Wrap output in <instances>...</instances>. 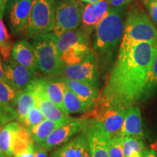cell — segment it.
Instances as JSON below:
<instances>
[{"label": "cell", "instance_id": "13", "mask_svg": "<svg viewBox=\"0 0 157 157\" xmlns=\"http://www.w3.org/2000/svg\"><path fill=\"white\" fill-rule=\"evenodd\" d=\"M5 82L17 90H24L35 79V72L31 71L13 59L4 62Z\"/></svg>", "mask_w": 157, "mask_h": 157}, {"label": "cell", "instance_id": "20", "mask_svg": "<svg viewBox=\"0 0 157 157\" xmlns=\"http://www.w3.org/2000/svg\"><path fill=\"white\" fill-rule=\"evenodd\" d=\"M42 84L47 95L59 109L66 113L64 95L66 85L60 78H42Z\"/></svg>", "mask_w": 157, "mask_h": 157}, {"label": "cell", "instance_id": "3", "mask_svg": "<svg viewBox=\"0 0 157 157\" xmlns=\"http://www.w3.org/2000/svg\"><path fill=\"white\" fill-rule=\"evenodd\" d=\"M90 35L79 26L57 38V48L64 66L82 62L93 51Z\"/></svg>", "mask_w": 157, "mask_h": 157}, {"label": "cell", "instance_id": "29", "mask_svg": "<svg viewBox=\"0 0 157 157\" xmlns=\"http://www.w3.org/2000/svg\"><path fill=\"white\" fill-rule=\"evenodd\" d=\"M146 149L143 139L132 136L124 137V152L125 157H129L135 153H143Z\"/></svg>", "mask_w": 157, "mask_h": 157}, {"label": "cell", "instance_id": "41", "mask_svg": "<svg viewBox=\"0 0 157 157\" xmlns=\"http://www.w3.org/2000/svg\"><path fill=\"white\" fill-rule=\"evenodd\" d=\"M129 157H143V153H135V154H132Z\"/></svg>", "mask_w": 157, "mask_h": 157}, {"label": "cell", "instance_id": "36", "mask_svg": "<svg viewBox=\"0 0 157 157\" xmlns=\"http://www.w3.org/2000/svg\"><path fill=\"white\" fill-rule=\"evenodd\" d=\"M14 157H35L34 155V143L29 147L25 151L22 153L21 154L16 155Z\"/></svg>", "mask_w": 157, "mask_h": 157}, {"label": "cell", "instance_id": "40", "mask_svg": "<svg viewBox=\"0 0 157 157\" xmlns=\"http://www.w3.org/2000/svg\"><path fill=\"white\" fill-rule=\"evenodd\" d=\"M150 147H151V149H153V150L155 151L157 154V141L154 142V143H152V144H151Z\"/></svg>", "mask_w": 157, "mask_h": 157}, {"label": "cell", "instance_id": "8", "mask_svg": "<svg viewBox=\"0 0 157 157\" xmlns=\"http://www.w3.org/2000/svg\"><path fill=\"white\" fill-rule=\"evenodd\" d=\"M99 60L93 50L82 62L64 66L57 78H66L80 81L98 88L99 86Z\"/></svg>", "mask_w": 157, "mask_h": 157}, {"label": "cell", "instance_id": "2", "mask_svg": "<svg viewBox=\"0 0 157 157\" xmlns=\"http://www.w3.org/2000/svg\"><path fill=\"white\" fill-rule=\"evenodd\" d=\"M124 8L110 7L106 15L95 29L92 48L97 55L99 65L103 69L112 63L115 51L122 39Z\"/></svg>", "mask_w": 157, "mask_h": 157}, {"label": "cell", "instance_id": "46", "mask_svg": "<svg viewBox=\"0 0 157 157\" xmlns=\"http://www.w3.org/2000/svg\"><path fill=\"white\" fill-rule=\"evenodd\" d=\"M0 131H1V129H0Z\"/></svg>", "mask_w": 157, "mask_h": 157}, {"label": "cell", "instance_id": "10", "mask_svg": "<svg viewBox=\"0 0 157 157\" xmlns=\"http://www.w3.org/2000/svg\"><path fill=\"white\" fill-rule=\"evenodd\" d=\"M126 109L117 110L110 108L95 106L85 113L84 117L91 118L101 124L104 130L110 135L111 138L120 136L121 127L125 117Z\"/></svg>", "mask_w": 157, "mask_h": 157}, {"label": "cell", "instance_id": "6", "mask_svg": "<svg viewBox=\"0 0 157 157\" xmlns=\"http://www.w3.org/2000/svg\"><path fill=\"white\" fill-rule=\"evenodd\" d=\"M54 27L55 0H32L30 16L24 30L25 35L33 39L52 32Z\"/></svg>", "mask_w": 157, "mask_h": 157}, {"label": "cell", "instance_id": "37", "mask_svg": "<svg viewBox=\"0 0 157 157\" xmlns=\"http://www.w3.org/2000/svg\"><path fill=\"white\" fill-rule=\"evenodd\" d=\"M143 157H157V154L153 149H146L143 152Z\"/></svg>", "mask_w": 157, "mask_h": 157}, {"label": "cell", "instance_id": "14", "mask_svg": "<svg viewBox=\"0 0 157 157\" xmlns=\"http://www.w3.org/2000/svg\"><path fill=\"white\" fill-rule=\"evenodd\" d=\"M32 7V0H10L8 6L9 24L13 35L25 30Z\"/></svg>", "mask_w": 157, "mask_h": 157}, {"label": "cell", "instance_id": "33", "mask_svg": "<svg viewBox=\"0 0 157 157\" xmlns=\"http://www.w3.org/2000/svg\"><path fill=\"white\" fill-rule=\"evenodd\" d=\"M145 5H146L151 19L154 23V25L157 27V1L147 3Z\"/></svg>", "mask_w": 157, "mask_h": 157}, {"label": "cell", "instance_id": "1", "mask_svg": "<svg viewBox=\"0 0 157 157\" xmlns=\"http://www.w3.org/2000/svg\"><path fill=\"white\" fill-rule=\"evenodd\" d=\"M156 49L150 42L119 47L117 60L95 106L124 110L142 101Z\"/></svg>", "mask_w": 157, "mask_h": 157}, {"label": "cell", "instance_id": "34", "mask_svg": "<svg viewBox=\"0 0 157 157\" xmlns=\"http://www.w3.org/2000/svg\"><path fill=\"white\" fill-rule=\"evenodd\" d=\"M110 7H116V8H121L125 7L129 5L132 0H106Z\"/></svg>", "mask_w": 157, "mask_h": 157}, {"label": "cell", "instance_id": "18", "mask_svg": "<svg viewBox=\"0 0 157 157\" xmlns=\"http://www.w3.org/2000/svg\"><path fill=\"white\" fill-rule=\"evenodd\" d=\"M120 136H132L143 140L145 138L143 131L141 112L140 108L137 105H134L126 109Z\"/></svg>", "mask_w": 157, "mask_h": 157}, {"label": "cell", "instance_id": "38", "mask_svg": "<svg viewBox=\"0 0 157 157\" xmlns=\"http://www.w3.org/2000/svg\"><path fill=\"white\" fill-rule=\"evenodd\" d=\"M7 0H0V18L2 17L7 7Z\"/></svg>", "mask_w": 157, "mask_h": 157}, {"label": "cell", "instance_id": "30", "mask_svg": "<svg viewBox=\"0 0 157 157\" xmlns=\"http://www.w3.org/2000/svg\"><path fill=\"white\" fill-rule=\"evenodd\" d=\"M44 119L45 117L43 115L42 111L36 105H34L29 111L24 122L23 123V125L28 129H30L32 127L36 126V125L39 124V123L42 122Z\"/></svg>", "mask_w": 157, "mask_h": 157}, {"label": "cell", "instance_id": "28", "mask_svg": "<svg viewBox=\"0 0 157 157\" xmlns=\"http://www.w3.org/2000/svg\"><path fill=\"white\" fill-rule=\"evenodd\" d=\"M17 92L18 90H15L7 82L0 80V103L3 105L15 109Z\"/></svg>", "mask_w": 157, "mask_h": 157}, {"label": "cell", "instance_id": "17", "mask_svg": "<svg viewBox=\"0 0 157 157\" xmlns=\"http://www.w3.org/2000/svg\"><path fill=\"white\" fill-rule=\"evenodd\" d=\"M60 78L64 82L65 85L75 93L84 105L89 108L90 111L95 107L100 95L98 88L76 80L66 78Z\"/></svg>", "mask_w": 157, "mask_h": 157}, {"label": "cell", "instance_id": "39", "mask_svg": "<svg viewBox=\"0 0 157 157\" xmlns=\"http://www.w3.org/2000/svg\"><path fill=\"white\" fill-rule=\"evenodd\" d=\"M0 80L5 81V67L2 58L0 57Z\"/></svg>", "mask_w": 157, "mask_h": 157}, {"label": "cell", "instance_id": "35", "mask_svg": "<svg viewBox=\"0 0 157 157\" xmlns=\"http://www.w3.org/2000/svg\"><path fill=\"white\" fill-rule=\"evenodd\" d=\"M35 157H48V151L39 144H34Z\"/></svg>", "mask_w": 157, "mask_h": 157}, {"label": "cell", "instance_id": "24", "mask_svg": "<svg viewBox=\"0 0 157 157\" xmlns=\"http://www.w3.org/2000/svg\"><path fill=\"white\" fill-rule=\"evenodd\" d=\"M34 141L31 137V132L26 127L22 124L21 129L15 134L13 142V151L14 156L21 154L29 147L34 144Z\"/></svg>", "mask_w": 157, "mask_h": 157}, {"label": "cell", "instance_id": "23", "mask_svg": "<svg viewBox=\"0 0 157 157\" xmlns=\"http://www.w3.org/2000/svg\"><path fill=\"white\" fill-rule=\"evenodd\" d=\"M66 124V123H65ZM64 123L58 122L45 119L39 124L29 129L31 137L34 143L41 145L46 140L50 135L58 127L62 126Z\"/></svg>", "mask_w": 157, "mask_h": 157}, {"label": "cell", "instance_id": "4", "mask_svg": "<svg viewBox=\"0 0 157 157\" xmlns=\"http://www.w3.org/2000/svg\"><path fill=\"white\" fill-rule=\"evenodd\" d=\"M150 42L157 48V29L150 17L140 8L131 10L124 21L120 47Z\"/></svg>", "mask_w": 157, "mask_h": 157}, {"label": "cell", "instance_id": "27", "mask_svg": "<svg viewBox=\"0 0 157 157\" xmlns=\"http://www.w3.org/2000/svg\"><path fill=\"white\" fill-rule=\"evenodd\" d=\"M13 40L6 28L2 18H0V55L4 60H8L12 55Z\"/></svg>", "mask_w": 157, "mask_h": 157}, {"label": "cell", "instance_id": "16", "mask_svg": "<svg viewBox=\"0 0 157 157\" xmlns=\"http://www.w3.org/2000/svg\"><path fill=\"white\" fill-rule=\"evenodd\" d=\"M110 6L106 0H101L84 6L80 27L92 34L103 17L106 15Z\"/></svg>", "mask_w": 157, "mask_h": 157}, {"label": "cell", "instance_id": "9", "mask_svg": "<svg viewBox=\"0 0 157 157\" xmlns=\"http://www.w3.org/2000/svg\"><path fill=\"white\" fill-rule=\"evenodd\" d=\"M25 89L30 90L34 95L35 105L40 109L45 119L64 124L74 119V118L62 111L48 98L43 86L42 78L36 77Z\"/></svg>", "mask_w": 157, "mask_h": 157}, {"label": "cell", "instance_id": "12", "mask_svg": "<svg viewBox=\"0 0 157 157\" xmlns=\"http://www.w3.org/2000/svg\"><path fill=\"white\" fill-rule=\"evenodd\" d=\"M83 132L88 139L91 157H109V146L111 138L101 124L89 118V121Z\"/></svg>", "mask_w": 157, "mask_h": 157}, {"label": "cell", "instance_id": "25", "mask_svg": "<svg viewBox=\"0 0 157 157\" xmlns=\"http://www.w3.org/2000/svg\"><path fill=\"white\" fill-rule=\"evenodd\" d=\"M64 105L66 113H86L90 111L87 105L83 103L75 93L66 86L64 95Z\"/></svg>", "mask_w": 157, "mask_h": 157}, {"label": "cell", "instance_id": "5", "mask_svg": "<svg viewBox=\"0 0 157 157\" xmlns=\"http://www.w3.org/2000/svg\"><path fill=\"white\" fill-rule=\"evenodd\" d=\"M33 41L39 71L50 78L58 77L64 66L57 48V36L50 32L37 36Z\"/></svg>", "mask_w": 157, "mask_h": 157}, {"label": "cell", "instance_id": "32", "mask_svg": "<svg viewBox=\"0 0 157 157\" xmlns=\"http://www.w3.org/2000/svg\"><path fill=\"white\" fill-rule=\"evenodd\" d=\"M17 119L16 110L0 103V124L4 127L7 123Z\"/></svg>", "mask_w": 157, "mask_h": 157}, {"label": "cell", "instance_id": "15", "mask_svg": "<svg viewBox=\"0 0 157 157\" xmlns=\"http://www.w3.org/2000/svg\"><path fill=\"white\" fill-rule=\"evenodd\" d=\"M50 157H91L88 139L83 131L55 149Z\"/></svg>", "mask_w": 157, "mask_h": 157}, {"label": "cell", "instance_id": "21", "mask_svg": "<svg viewBox=\"0 0 157 157\" xmlns=\"http://www.w3.org/2000/svg\"><path fill=\"white\" fill-rule=\"evenodd\" d=\"M22 124L12 121L5 124L0 131V150L7 157L13 156V142L15 134L21 129Z\"/></svg>", "mask_w": 157, "mask_h": 157}, {"label": "cell", "instance_id": "26", "mask_svg": "<svg viewBox=\"0 0 157 157\" xmlns=\"http://www.w3.org/2000/svg\"><path fill=\"white\" fill-rule=\"evenodd\" d=\"M157 90V49L152 59L147 82L145 87L142 101H145L154 95Z\"/></svg>", "mask_w": 157, "mask_h": 157}, {"label": "cell", "instance_id": "43", "mask_svg": "<svg viewBox=\"0 0 157 157\" xmlns=\"http://www.w3.org/2000/svg\"><path fill=\"white\" fill-rule=\"evenodd\" d=\"M143 2V3H144V5H146L147 3H149V2H156L157 0H142Z\"/></svg>", "mask_w": 157, "mask_h": 157}, {"label": "cell", "instance_id": "22", "mask_svg": "<svg viewBox=\"0 0 157 157\" xmlns=\"http://www.w3.org/2000/svg\"><path fill=\"white\" fill-rule=\"evenodd\" d=\"M34 105V96L30 90L27 89L18 90L15 101V109L17 112V120L20 123L23 124L29 111Z\"/></svg>", "mask_w": 157, "mask_h": 157}, {"label": "cell", "instance_id": "31", "mask_svg": "<svg viewBox=\"0 0 157 157\" xmlns=\"http://www.w3.org/2000/svg\"><path fill=\"white\" fill-rule=\"evenodd\" d=\"M109 157H125L124 152V137L117 136L110 140Z\"/></svg>", "mask_w": 157, "mask_h": 157}, {"label": "cell", "instance_id": "19", "mask_svg": "<svg viewBox=\"0 0 157 157\" xmlns=\"http://www.w3.org/2000/svg\"><path fill=\"white\" fill-rule=\"evenodd\" d=\"M11 56L13 60L32 71L36 72L38 68L34 48L33 44L27 40L22 39L15 42L12 49Z\"/></svg>", "mask_w": 157, "mask_h": 157}, {"label": "cell", "instance_id": "42", "mask_svg": "<svg viewBox=\"0 0 157 157\" xmlns=\"http://www.w3.org/2000/svg\"><path fill=\"white\" fill-rule=\"evenodd\" d=\"M80 1L84 2H87V3H93V2H96L101 1V0H80Z\"/></svg>", "mask_w": 157, "mask_h": 157}, {"label": "cell", "instance_id": "7", "mask_svg": "<svg viewBox=\"0 0 157 157\" xmlns=\"http://www.w3.org/2000/svg\"><path fill=\"white\" fill-rule=\"evenodd\" d=\"M84 6L80 0H55V27L57 38L80 26Z\"/></svg>", "mask_w": 157, "mask_h": 157}, {"label": "cell", "instance_id": "44", "mask_svg": "<svg viewBox=\"0 0 157 157\" xmlns=\"http://www.w3.org/2000/svg\"><path fill=\"white\" fill-rule=\"evenodd\" d=\"M0 157H7V156H6V155L4 154V153L1 150H0Z\"/></svg>", "mask_w": 157, "mask_h": 157}, {"label": "cell", "instance_id": "45", "mask_svg": "<svg viewBox=\"0 0 157 157\" xmlns=\"http://www.w3.org/2000/svg\"><path fill=\"white\" fill-rule=\"evenodd\" d=\"M2 124H0V129H2Z\"/></svg>", "mask_w": 157, "mask_h": 157}, {"label": "cell", "instance_id": "11", "mask_svg": "<svg viewBox=\"0 0 157 157\" xmlns=\"http://www.w3.org/2000/svg\"><path fill=\"white\" fill-rule=\"evenodd\" d=\"M88 121L89 118L84 117L79 119L74 118L72 121L55 129L40 146L44 147L48 151L58 148L73 138L74 135L82 132L87 125Z\"/></svg>", "mask_w": 157, "mask_h": 157}]
</instances>
